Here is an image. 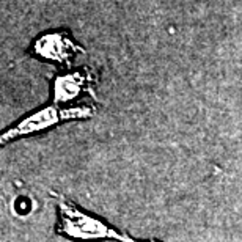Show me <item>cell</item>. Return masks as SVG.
I'll use <instances>...</instances> for the list:
<instances>
[{
    "label": "cell",
    "instance_id": "cell-2",
    "mask_svg": "<svg viewBox=\"0 0 242 242\" xmlns=\"http://www.w3.org/2000/svg\"><path fill=\"white\" fill-rule=\"evenodd\" d=\"M94 115V109L88 106H74V107H60L58 104L41 107L30 115L24 116L16 124L0 132V146L14 141L22 137H30L33 134L49 131L61 121L71 120H88Z\"/></svg>",
    "mask_w": 242,
    "mask_h": 242
},
{
    "label": "cell",
    "instance_id": "cell-4",
    "mask_svg": "<svg viewBox=\"0 0 242 242\" xmlns=\"http://www.w3.org/2000/svg\"><path fill=\"white\" fill-rule=\"evenodd\" d=\"M88 76L85 71H74L57 76L52 82V101L54 104H68L84 94L88 88Z\"/></svg>",
    "mask_w": 242,
    "mask_h": 242
},
{
    "label": "cell",
    "instance_id": "cell-3",
    "mask_svg": "<svg viewBox=\"0 0 242 242\" xmlns=\"http://www.w3.org/2000/svg\"><path fill=\"white\" fill-rule=\"evenodd\" d=\"M80 52H84V49L66 31H47L38 36L31 44L33 57L63 66H69L71 60Z\"/></svg>",
    "mask_w": 242,
    "mask_h": 242
},
{
    "label": "cell",
    "instance_id": "cell-1",
    "mask_svg": "<svg viewBox=\"0 0 242 242\" xmlns=\"http://www.w3.org/2000/svg\"><path fill=\"white\" fill-rule=\"evenodd\" d=\"M58 209V234L69 239H113V241H132L124 233L109 226L90 214L79 209L63 195H55Z\"/></svg>",
    "mask_w": 242,
    "mask_h": 242
}]
</instances>
